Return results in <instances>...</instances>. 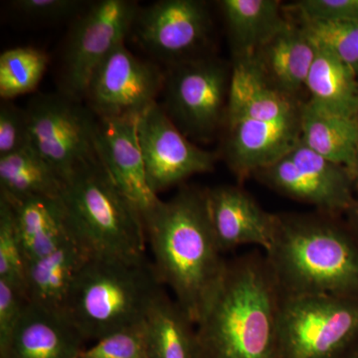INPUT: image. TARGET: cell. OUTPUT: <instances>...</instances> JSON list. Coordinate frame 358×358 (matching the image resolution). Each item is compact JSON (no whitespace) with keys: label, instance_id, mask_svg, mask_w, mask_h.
I'll return each mask as SVG.
<instances>
[{"label":"cell","instance_id":"6da1fadb","mask_svg":"<svg viewBox=\"0 0 358 358\" xmlns=\"http://www.w3.org/2000/svg\"><path fill=\"white\" fill-rule=\"evenodd\" d=\"M145 236L162 285L194 326L215 296L228 261L216 241L206 190L183 187L143 218Z\"/></svg>","mask_w":358,"mask_h":358},{"label":"cell","instance_id":"7a4b0ae2","mask_svg":"<svg viewBox=\"0 0 358 358\" xmlns=\"http://www.w3.org/2000/svg\"><path fill=\"white\" fill-rule=\"evenodd\" d=\"M282 294L265 253L228 261L195 326L202 358H277Z\"/></svg>","mask_w":358,"mask_h":358},{"label":"cell","instance_id":"3957f363","mask_svg":"<svg viewBox=\"0 0 358 358\" xmlns=\"http://www.w3.org/2000/svg\"><path fill=\"white\" fill-rule=\"evenodd\" d=\"M265 255L282 296L327 294L358 300V241L334 214H275Z\"/></svg>","mask_w":358,"mask_h":358},{"label":"cell","instance_id":"277c9868","mask_svg":"<svg viewBox=\"0 0 358 358\" xmlns=\"http://www.w3.org/2000/svg\"><path fill=\"white\" fill-rule=\"evenodd\" d=\"M154 265L140 260L90 258L64 313L84 339H99L145 322L162 289Z\"/></svg>","mask_w":358,"mask_h":358},{"label":"cell","instance_id":"5b68a950","mask_svg":"<svg viewBox=\"0 0 358 358\" xmlns=\"http://www.w3.org/2000/svg\"><path fill=\"white\" fill-rule=\"evenodd\" d=\"M61 200L73 237L91 258H145V225L96 157L66 180Z\"/></svg>","mask_w":358,"mask_h":358},{"label":"cell","instance_id":"8992f818","mask_svg":"<svg viewBox=\"0 0 358 358\" xmlns=\"http://www.w3.org/2000/svg\"><path fill=\"white\" fill-rule=\"evenodd\" d=\"M357 341V299L282 296L277 358H341Z\"/></svg>","mask_w":358,"mask_h":358},{"label":"cell","instance_id":"52a82bcc","mask_svg":"<svg viewBox=\"0 0 358 358\" xmlns=\"http://www.w3.org/2000/svg\"><path fill=\"white\" fill-rule=\"evenodd\" d=\"M230 81L229 68L208 56L169 67L162 107L181 133L209 141L225 124Z\"/></svg>","mask_w":358,"mask_h":358},{"label":"cell","instance_id":"ba28073f","mask_svg":"<svg viewBox=\"0 0 358 358\" xmlns=\"http://www.w3.org/2000/svg\"><path fill=\"white\" fill-rule=\"evenodd\" d=\"M30 145L65 181L98 157V117L82 102L65 94L35 96L26 108Z\"/></svg>","mask_w":358,"mask_h":358},{"label":"cell","instance_id":"9c48e42d","mask_svg":"<svg viewBox=\"0 0 358 358\" xmlns=\"http://www.w3.org/2000/svg\"><path fill=\"white\" fill-rule=\"evenodd\" d=\"M138 8L129 0H101L77 16L63 56V94L84 100L96 68L131 33Z\"/></svg>","mask_w":358,"mask_h":358},{"label":"cell","instance_id":"30bf717a","mask_svg":"<svg viewBox=\"0 0 358 358\" xmlns=\"http://www.w3.org/2000/svg\"><path fill=\"white\" fill-rule=\"evenodd\" d=\"M166 71L134 56L122 43L96 68L84 100L99 119H140L157 103Z\"/></svg>","mask_w":358,"mask_h":358},{"label":"cell","instance_id":"8fae6325","mask_svg":"<svg viewBox=\"0 0 358 358\" xmlns=\"http://www.w3.org/2000/svg\"><path fill=\"white\" fill-rule=\"evenodd\" d=\"M264 185L320 212H348L355 204L352 173L313 152L300 141L286 157L255 174Z\"/></svg>","mask_w":358,"mask_h":358},{"label":"cell","instance_id":"7c38bea8","mask_svg":"<svg viewBox=\"0 0 358 358\" xmlns=\"http://www.w3.org/2000/svg\"><path fill=\"white\" fill-rule=\"evenodd\" d=\"M211 28L204 1L162 0L138 8L131 31L143 50L173 67L203 57Z\"/></svg>","mask_w":358,"mask_h":358},{"label":"cell","instance_id":"4fadbf2b","mask_svg":"<svg viewBox=\"0 0 358 358\" xmlns=\"http://www.w3.org/2000/svg\"><path fill=\"white\" fill-rule=\"evenodd\" d=\"M138 136L148 185L157 195L194 174L214 169L215 155L188 140L159 103L141 115Z\"/></svg>","mask_w":358,"mask_h":358},{"label":"cell","instance_id":"5bb4252c","mask_svg":"<svg viewBox=\"0 0 358 358\" xmlns=\"http://www.w3.org/2000/svg\"><path fill=\"white\" fill-rule=\"evenodd\" d=\"M138 119H99L95 145L99 159L124 197L141 218L160 199L148 185L138 136Z\"/></svg>","mask_w":358,"mask_h":358},{"label":"cell","instance_id":"9a60e30c","mask_svg":"<svg viewBox=\"0 0 358 358\" xmlns=\"http://www.w3.org/2000/svg\"><path fill=\"white\" fill-rule=\"evenodd\" d=\"M225 127L226 162L243 180L286 157L300 143L301 110L284 119L240 120L226 122Z\"/></svg>","mask_w":358,"mask_h":358},{"label":"cell","instance_id":"2e32d148","mask_svg":"<svg viewBox=\"0 0 358 358\" xmlns=\"http://www.w3.org/2000/svg\"><path fill=\"white\" fill-rule=\"evenodd\" d=\"M212 228L222 253L258 245L267 251L274 235L275 214L264 210L243 188L221 185L206 190Z\"/></svg>","mask_w":358,"mask_h":358},{"label":"cell","instance_id":"e0dca14e","mask_svg":"<svg viewBox=\"0 0 358 358\" xmlns=\"http://www.w3.org/2000/svg\"><path fill=\"white\" fill-rule=\"evenodd\" d=\"M83 336L64 313L26 301L1 358H79Z\"/></svg>","mask_w":358,"mask_h":358},{"label":"cell","instance_id":"ac0fdd59","mask_svg":"<svg viewBox=\"0 0 358 358\" xmlns=\"http://www.w3.org/2000/svg\"><path fill=\"white\" fill-rule=\"evenodd\" d=\"M301 106L296 98L268 83L253 56L234 58L225 124L240 120L284 119L298 113Z\"/></svg>","mask_w":358,"mask_h":358},{"label":"cell","instance_id":"d6986e66","mask_svg":"<svg viewBox=\"0 0 358 358\" xmlns=\"http://www.w3.org/2000/svg\"><path fill=\"white\" fill-rule=\"evenodd\" d=\"M317 50L301 26L288 20L253 58L268 83L296 98V94L306 88Z\"/></svg>","mask_w":358,"mask_h":358},{"label":"cell","instance_id":"ffe728a7","mask_svg":"<svg viewBox=\"0 0 358 358\" xmlns=\"http://www.w3.org/2000/svg\"><path fill=\"white\" fill-rule=\"evenodd\" d=\"M90 258L71 237L51 253L26 263V301L64 313L73 286Z\"/></svg>","mask_w":358,"mask_h":358},{"label":"cell","instance_id":"44dd1931","mask_svg":"<svg viewBox=\"0 0 358 358\" xmlns=\"http://www.w3.org/2000/svg\"><path fill=\"white\" fill-rule=\"evenodd\" d=\"M7 200L13 208L26 263L51 253L73 237L61 197Z\"/></svg>","mask_w":358,"mask_h":358},{"label":"cell","instance_id":"7402d4cb","mask_svg":"<svg viewBox=\"0 0 358 358\" xmlns=\"http://www.w3.org/2000/svg\"><path fill=\"white\" fill-rule=\"evenodd\" d=\"M219 6L234 58L253 56L288 22L278 0H222Z\"/></svg>","mask_w":358,"mask_h":358},{"label":"cell","instance_id":"603a6c76","mask_svg":"<svg viewBox=\"0 0 358 358\" xmlns=\"http://www.w3.org/2000/svg\"><path fill=\"white\" fill-rule=\"evenodd\" d=\"M301 141L324 159L346 167L352 174L358 148V122L301 103Z\"/></svg>","mask_w":358,"mask_h":358},{"label":"cell","instance_id":"cb8c5ba5","mask_svg":"<svg viewBox=\"0 0 358 358\" xmlns=\"http://www.w3.org/2000/svg\"><path fill=\"white\" fill-rule=\"evenodd\" d=\"M189 317L164 291L145 317L150 358H202L196 329Z\"/></svg>","mask_w":358,"mask_h":358},{"label":"cell","instance_id":"d4e9b609","mask_svg":"<svg viewBox=\"0 0 358 358\" xmlns=\"http://www.w3.org/2000/svg\"><path fill=\"white\" fill-rule=\"evenodd\" d=\"M317 49L306 84L310 95L308 102L331 114L355 119L358 113L357 77L331 52L319 46Z\"/></svg>","mask_w":358,"mask_h":358},{"label":"cell","instance_id":"484cf974","mask_svg":"<svg viewBox=\"0 0 358 358\" xmlns=\"http://www.w3.org/2000/svg\"><path fill=\"white\" fill-rule=\"evenodd\" d=\"M65 179L31 147L0 157V195L9 200L60 199Z\"/></svg>","mask_w":358,"mask_h":358},{"label":"cell","instance_id":"4316f807","mask_svg":"<svg viewBox=\"0 0 358 358\" xmlns=\"http://www.w3.org/2000/svg\"><path fill=\"white\" fill-rule=\"evenodd\" d=\"M48 55L34 47H15L0 55V96L10 101L33 91L41 81Z\"/></svg>","mask_w":358,"mask_h":358},{"label":"cell","instance_id":"83f0119b","mask_svg":"<svg viewBox=\"0 0 358 358\" xmlns=\"http://www.w3.org/2000/svg\"><path fill=\"white\" fill-rule=\"evenodd\" d=\"M299 25L313 44L331 52L358 79V23L300 21Z\"/></svg>","mask_w":358,"mask_h":358},{"label":"cell","instance_id":"f1b7e54d","mask_svg":"<svg viewBox=\"0 0 358 358\" xmlns=\"http://www.w3.org/2000/svg\"><path fill=\"white\" fill-rule=\"evenodd\" d=\"M26 261L15 216L8 200L0 195V280L17 289L26 300Z\"/></svg>","mask_w":358,"mask_h":358},{"label":"cell","instance_id":"f546056e","mask_svg":"<svg viewBox=\"0 0 358 358\" xmlns=\"http://www.w3.org/2000/svg\"><path fill=\"white\" fill-rule=\"evenodd\" d=\"M79 358H150L145 320L99 339Z\"/></svg>","mask_w":358,"mask_h":358},{"label":"cell","instance_id":"4dcf8cb0","mask_svg":"<svg viewBox=\"0 0 358 358\" xmlns=\"http://www.w3.org/2000/svg\"><path fill=\"white\" fill-rule=\"evenodd\" d=\"M285 9L300 21L358 23V0H301Z\"/></svg>","mask_w":358,"mask_h":358},{"label":"cell","instance_id":"1f68e13d","mask_svg":"<svg viewBox=\"0 0 358 358\" xmlns=\"http://www.w3.org/2000/svg\"><path fill=\"white\" fill-rule=\"evenodd\" d=\"M30 145L29 122L25 109L10 101L0 106V157H6Z\"/></svg>","mask_w":358,"mask_h":358},{"label":"cell","instance_id":"d6a6232c","mask_svg":"<svg viewBox=\"0 0 358 358\" xmlns=\"http://www.w3.org/2000/svg\"><path fill=\"white\" fill-rule=\"evenodd\" d=\"M10 6L16 13L34 20H62L79 15L86 2L79 0H13Z\"/></svg>","mask_w":358,"mask_h":358},{"label":"cell","instance_id":"836d02e7","mask_svg":"<svg viewBox=\"0 0 358 358\" xmlns=\"http://www.w3.org/2000/svg\"><path fill=\"white\" fill-rule=\"evenodd\" d=\"M26 301L17 289L0 280V348H3L13 336Z\"/></svg>","mask_w":358,"mask_h":358},{"label":"cell","instance_id":"e575fe53","mask_svg":"<svg viewBox=\"0 0 358 358\" xmlns=\"http://www.w3.org/2000/svg\"><path fill=\"white\" fill-rule=\"evenodd\" d=\"M346 213L348 214V228L358 241V199H355V204Z\"/></svg>","mask_w":358,"mask_h":358},{"label":"cell","instance_id":"d590c367","mask_svg":"<svg viewBox=\"0 0 358 358\" xmlns=\"http://www.w3.org/2000/svg\"><path fill=\"white\" fill-rule=\"evenodd\" d=\"M341 358H358V341L345 353Z\"/></svg>","mask_w":358,"mask_h":358},{"label":"cell","instance_id":"8d00e7d4","mask_svg":"<svg viewBox=\"0 0 358 358\" xmlns=\"http://www.w3.org/2000/svg\"><path fill=\"white\" fill-rule=\"evenodd\" d=\"M352 176H353V179H355V185H357L358 186V148H357V159H355V169H353V171H352Z\"/></svg>","mask_w":358,"mask_h":358},{"label":"cell","instance_id":"74e56055","mask_svg":"<svg viewBox=\"0 0 358 358\" xmlns=\"http://www.w3.org/2000/svg\"><path fill=\"white\" fill-rule=\"evenodd\" d=\"M355 119H357V121L358 122V113H357V117H355Z\"/></svg>","mask_w":358,"mask_h":358}]
</instances>
